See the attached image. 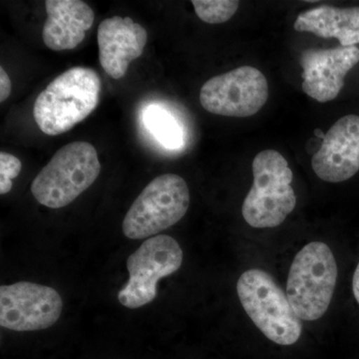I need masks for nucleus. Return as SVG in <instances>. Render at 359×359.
I'll return each instance as SVG.
<instances>
[{"label":"nucleus","instance_id":"nucleus-11","mask_svg":"<svg viewBox=\"0 0 359 359\" xmlns=\"http://www.w3.org/2000/svg\"><path fill=\"white\" fill-rule=\"evenodd\" d=\"M311 166L318 178L330 183L346 181L358 173L359 116H344L330 127Z\"/></svg>","mask_w":359,"mask_h":359},{"label":"nucleus","instance_id":"nucleus-1","mask_svg":"<svg viewBox=\"0 0 359 359\" xmlns=\"http://www.w3.org/2000/svg\"><path fill=\"white\" fill-rule=\"evenodd\" d=\"M101 80L88 67H72L56 77L37 97L33 116L39 129L56 136L83 121L98 106Z\"/></svg>","mask_w":359,"mask_h":359},{"label":"nucleus","instance_id":"nucleus-14","mask_svg":"<svg viewBox=\"0 0 359 359\" xmlns=\"http://www.w3.org/2000/svg\"><path fill=\"white\" fill-rule=\"evenodd\" d=\"M294 27L323 39H337L342 47L355 46L359 44V6H318L299 14Z\"/></svg>","mask_w":359,"mask_h":359},{"label":"nucleus","instance_id":"nucleus-20","mask_svg":"<svg viewBox=\"0 0 359 359\" xmlns=\"http://www.w3.org/2000/svg\"><path fill=\"white\" fill-rule=\"evenodd\" d=\"M314 134H316V136L318 137V138L323 139V138H325V135L323 134V132L321 131L320 129H316V130H314Z\"/></svg>","mask_w":359,"mask_h":359},{"label":"nucleus","instance_id":"nucleus-7","mask_svg":"<svg viewBox=\"0 0 359 359\" xmlns=\"http://www.w3.org/2000/svg\"><path fill=\"white\" fill-rule=\"evenodd\" d=\"M183 250L174 238L167 235L147 238L127 259L129 280L118 294L125 308L139 309L157 297L160 278L181 268Z\"/></svg>","mask_w":359,"mask_h":359},{"label":"nucleus","instance_id":"nucleus-5","mask_svg":"<svg viewBox=\"0 0 359 359\" xmlns=\"http://www.w3.org/2000/svg\"><path fill=\"white\" fill-rule=\"evenodd\" d=\"M237 292L245 313L269 340L292 346L299 339L302 321L273 276L262 269H249L238 278Z\"/></svg>","mask_w":359,"mask_h":359},{"label":"nucleus","instance_id":"nucleus-4","mask_svg":"<svg viewBox=\"0 0 359 359\" xmlns=\"http://www.w3.org/2000/svg\"><path fill=\"white\" fill-rule=\"evenodd\" d=\"M337 280V261L327 245L313 242L299 250L290 266L285 292L295 316L306 321L325 316Z\"/></svg>","mask_w":359,"mask_h":359},{"label":"nucleus","instance_id":"nucleus-12","mask_svg":"<svg viewBox=\"0 0 359 359\" xmlns=\"http://www.w3.org/2000/svg\"><path fill=\"white\" fill-rule=\"evenodd\" d=\"M97 40L103 69L113 79H121L130 63L143 54L148 33L131 18L114 16L100 23Z\"/></svg>","mask_w":359,"mask_h":359},{"label":"nucleus","instance_id":"nucleus-6","mask_svg":"<svg viewBox=\"0 0 359 359\" xmlns=\"http://www.w3.org/2000/svg\"><path fill=\"white\" fill-rule=\"evenodd\" d=\"M190 205L185 180L164 174L148 184L123 221V233L131 240L152 237L183 219Z\"/></svg>","mask_w":359,"mask_h":359},{"label":"nucleus","instance_id":"nucleus-18","mask_svg":"<svg viewBox=\"0 0 359 359\" xmlns=\"http://www.w3.org/2000/svg\"><path fill=\"white\" fill-rule=\"evenodd\" d=\"M11 93V81L4 67H0V102L7 100Z\"/></svg>","mask_w":359,"mask_h":359},{"label":"nucleus","instance_id":"nucleus-2","mask_svg":"<svg viewBox=\"0 0 359 359\" xmlns=\"http://www.w3.org/2000/svg\"><path fill=\"white\" fill-rule=\"evenodd\" d=\"M252 175L254 184L243 204V217L252 228H276L297 205L292 171L280 153L264 150L252 161Z\"/></svg>","mask_w":359,"mask_h":359},{"label":"nucleus","instance_id":"nucleus-9","mask_svg":"<svg viewBox=\"0 0 359 359\" xmlns=\"http://www.w3.org/2000/svg\"><path fill=\"white\" fill-rule=\"evenodd\" d=\"M63 302L55 290L20 282L0 287V325L13 332H35L60 318Z\"/></svg>","mask_w":359,"mask_h":359},{"label":"nucleus","instance_id":"nucleus-13","mask_svg":"<svg viewBox=\"0 0 359 359\" xmlns=\"http://www.w3.org/2000/svg\"><path fill=\"white\" fill-rule=\"evenodd\" d=\"M47 20L42 39L53 51L74 49L85 39L94 23L93 11L80 0H46Z\"/></svg>","mask_w":359,"mask_h":359},{"label":"nucleus","instance_id":"nucleus-10","mask_svg":"<svg viewBox=\"0 0 359 359\" xmlns=\"http://www.w3.org/2000/svg\"><path fill=\"white\" fill-rule=\"evenodd\" d=\"M359 62L356 46L332 49H308L302 52L299 63L304 93L320 103L334 100L344 86V78Z\"/></svg>","mask_w":359,"mask_h":359},{"label":"nucleus","instance_id":"nucleus-17","mask_svg":"<svg viewBox=\"0 0 359 359\" xmlns=\"http://www.w3.org/2000/svg\"><path fill=\"white\" fill-rule=\"evenodd\" d=\"M20 160L6 152L0 153V194L4 195L13 189V180L20 174Z\"/></svg>","mask_w":359,"mask_h":359},{"label":"nucleus","instance_id":"nucleus-15","mask_svg":"<svg viewBox=\"0 0 359 359\" xmlns=\"http://www.w3.org/2000/svg\"><path fill=\"white\" fill-rule=\"evenodd\" d=\"M144 122L158 142L168 149H178L183 144V133L176 119L168 111L151 106L145 111Z\"/></svg>","mask_w":359,"mask_h":359},{"label":"nucleus","instance_id":"nucleus-8","mask_svg":"<svg viewBox=\"0 0 359 359\" xmlns=\"http://www.w3.org/2000/svg\"><path fill=\"white\" fill-rule=\"evenodd\" d=\"M269 98V84L261 71L242 66L208 80L200 92L202 107L212 114L250 117L257 114Z\"/></svg>","mask_w":359,"mask_h":359},{"label":"nucleus","instance_id":"nucleus-16","mask_svg":"<svg viewBox=\"0 0 359 359\" xmlns=\"http://www.w3.org/2000/svg\"><path fill=\"white\" fill-rule=\"evenodd\" d=\"M196 14L209 25H221L230 20L238 8L236 0H193Z\"/></svg>","mask_w":359,"mask_h":359},{"label":"nucleus","instance_id":"nucleus-3","mask_svg":"<svg viewBox=\"0 0 359 359\" xmlns=\"http://www.w3.org/2000/svg\"><path fill=\"white\" fill-rule=\"evenodd\" d=\"M100 171L95 147L87 142H72L59 149L33 180V197L45 207L60 209L85 192Z\"/></svg>","mask_w":359,"mask_h":359},{"label":"nucleus","instance_id":"nucleus-19","mask_svg":"<svg viewBox=\"0 0 359 359\" xmlns=\"http://www.w3.org/2000/svg\"><path fill=\"white\" fill-rule=\"evenodd\" d=\"M353 290L354 297H355L356 302L359 304V263L356 266L355 271H354L353 280Z\"/></svg>","mask_w":359,"mask_h":359}]
</instances>
